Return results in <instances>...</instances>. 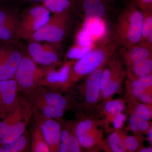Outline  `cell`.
I'll use <instances>...</instances> for the list:
<instances>
[{
  "instance_id": "cell-26",
  "label": "cell",
  "mask_w": 152,
  "mask_h": 152,
  "mask_svg": "<svg viewBox=\"0 0 152 152\" xmlns=\"http://www.w3.org/2000/svg\"><path fill=\"white\" fill-rule=\"evenodd\" d=\"M124 108L125 103L124 101L122 100L115 99L107 101L104 107V112L106 115L107 124L111 123L113 118L117 114L122 113Z\"/></svg>"
},
{
  "instance_id": "cell-30",
  "label": "cell",
  "mask_w": 152,
  "mask_h": 152,
  "mask_svg": "<svg viewBox=\"0 0 152 152\" xmlns=\"http://www.w3.org/2000/svg\"><path fill=\"white\" fill-rule=\"evenodd\" d=\"M142 12L143 18L142 24L141 37L140 42H142L146 40L152 33V11Z\"/></svg>"
},
{
  "instance_id": "cell-27",
  "label": "cell",
  "mask_w": 152,
  "mask_h": 152,
  "mask_svg": "<svg viewBox=\"0 0 152 152\" xmlns=\"http://www.w3.org/2000/svg\"><path fill=\"white\" fill-rule=\"evenodd\" d=\"M74 0H45L43 5L53 14L61 13L68 11Z\"/></svg>"
},
{
  "instance_id": "cell-17",
  "label": "cell",
  "mask_w": 152,
  "mask_h": 152,
  "mask_svg": "<svg viewBox=\"0 0 152 152\" xmlns=\"http://www.w3.org/2000/svg\"><path fill=\"white\" fill-rule=\"evenodd\" d=\"M104 0H82V8L87 18L100 19L104 16L107 7Z\"/></svg>"
},
{
  "instance_id": "cell-34",
  "label": "cell",
  "mask_w": 152,
  "mask_h": 152,
  "mask_svg": "<svg viewBox=\"0 0 152 152\" xmlns=\"http://www.w3.org/2000/svg\"><path fill=\"white\" fill-rule=\"evenodd\" d=\"M138 81L145 89L146 91H152V75L150 74L148 75L141 77L136 78Z\"/></svg>"
},
{
  "instance_id": "cell-7",
  "label": "cell",
  "mask_w": 152,
  "mask_h": 152,
  "mask_svg": "<svg viewBox=\"0 0 152 152\" xmlns=\"http://www.w3.org/2000/svg\"><path fill=\"white\" fill-rule=\"evenodd\" d=\"M35 124L39 126L50 152H58L61 136V126L58 121L51 118H47L33 111Z\"/></svg>"
},
{
  "instance_id": "cell-4",
  "label": "cell",
  "mask_w": 152,
  "mask_h": 152,
  "mask_svg": "<svg viewBox=\"0 0 152 152\" xmlns=\"http://www.w3.org/2000/svg\"><path fill=\"white\" fill-rule=\"evenodd\" d=\"M68 21V11L61 13L54 14L29 40L31 42H47L51 43L59 42L65 36Z\"/></svg>"
},
{
  "instance_id": "cell-35",
  "label": "cell",
  "mask_w": 152,
  "mask_h": 152,
  "mask_svg": "<svg viewBox=\"0 0 152 152\" xmlns=\"http://www.w3.org/2000/svg\"><path fill=\"white\" fill-rule=\"evenodd\" d=\"M150 121L142 119H139L137 125V134L138 133H147L150 127L151 126Z\"/></svg>"
},
{
  "instance_id": "cell-18",
  "label": "cell",
  "mask_w": 152,
  "mask_h": 152,
  "mask_svg": "<svg viewBox=\"0 0 152 152\" xmlns=\"http://www.w3.org/2000/svg\"><path fill=\"white\" fill-rule=\"evenodd\" d=\"M33 115V113L28 114L12 127L4 137L0 140V145L10 142L24 134L26 131L27 127Z\"/></svg>"
},
{
  "instance_id": "cell-14",
  "label": "cell",
  "mask_w": 152,
  "mask_h": 152,
  "mask_svg": "<svg viewBox=\"0 0 152 152\" xmlns=\"http://www.w3.org/2000/svg\"><path fill=\"white\" fill-rule=\"evenodd\" d=\"M123 62L126 67L135 63L152 57V49L141 43L123 47L121 52Z\"/></svg>"
},
{
  "instance_id": "cell-33",
  "label": "cell",
  "mask_w": 152,
  "mask_h": 152,
  "mask_svg": "<svg viewBox=\"0 0 152 152\" xmlns=\"http://www.w3.org/2000/svg\"><path fill=\"white\" fill-rule=\"evenodd\" d=\"M134 2L142 12L152 11V0H134Z\"/></svg>"
},
{
  "instance_id": "cell-10",
  "label": "cell",
  "mask_w": 152,
  "mask_h": 152,
  "mask_svg": "<svg viewBox=\"0 0 152 152\" xmlns=\"http://www.w3.org/2000/svg\"><path fill=\"white\" fill-rule=\"evenodd\" d=\"M18 92L15 79L0 80V120L17 106L19 100Z\"/></svg>"
},
{
  "instance_id": "cell-39",
  "label": "cell",
  "mask_w": 152,
  "mask_h": 152,
  "mask_svg": "<svg viewBox=\"0 0 152 152\" xmlns=\"http://www.w3.org/2000/svg\"><path fill=\"white\" fill-rule=\"evenodd\" d=\"M147 136H148V140L150 144L152 145V126L150 127L148 130L147 132Z\"/></svg>"
},
{
  "instance_id": "cell-32",
  "label": "cell",
  "mask_w": 152,
  "mask_h": 152,
  "mask_svg": "<svg viewBox=\"0 0 152 152\" xmlns=\"http://www.w3.org/2000/svg\"><path fill=\"white\" fill-rule=\"evenodd\" d=\"M140 140V137L137 136H127L125 134L124 144L126 152H138L142 148Z\"/></svg>"
},
{
  "instance_id": "cell-24",
  "label": "cell",
  "mask_w": 152,
  "mask_h": 152,
  "mask_svg": "<svg viewBox=\"0 0 152 152\" xmlns=\"http://www.w3.org/2000/svg\"><path fill=\"white\" fill-rule=\"evenodd\" d=\"M32 105L33 111L47 118L58 119L62 118L64 114L65 110L54 106L40 103H34Z\"/></svg>"
},
{
  "instance_id": "cell-5",
  "label": "cell",
  "mask_w": 152,
  "mask_h": 152,
  "mask_svg": "<svg viewBox=\"0 0 152 152\" xmlns=\"http://www.w3.org/2000/svg\"><path fill=\"white\" fill-rule=\"evenodd\" d=\"M50 12L43 5L30 8L19 20L16 38L29 40L33 34L49 20Z\"/></svg>"
},
{
  "instance_id": "cell-12",
  "label": "cell",
  "mask_w": 152,
  "mask_h": 152,
  "mask_svg": "<svg viewBox=\"0 0 152 152\" xmlns=\"http://www.w3.org/2000/svg\"><path fill=\"white\" fill-rule=\"evenodd\" d=\"M23 57L20 52L14 49L0 50V80L14 79Z\"/></svg>"
},
{
  "instance_id": "cell-41",
  "label": "cell",
  "mask_w": 152,
  "mask_h": 152,
  "mask_svg": "<svg viewBox=\"0 0 152 152\" xmlns=\"http://www.w3.org/2000/svg\"><path fill=\"white\" fill-rule=\"evenodd\" d=\"M26 1L31 3H43L45 0H26Z\"/></svg>"
},
{
  "instance_id": "cell-3",
  "label": "cell",
  "mask_w": 152,
  "mask_h": 152,
  "mask_svg": "<svg viewBox=\"0 0 152 152\" xmlns=\"http://www.w3.org/2000/svg\"><path fill=\"white\" fill-rule=\"evenodd\" d=\"M53 66H55L39 67L29 56H23L14 78L19 91L23 92L27 95L32 92Z\"/></svg>"
},
{
  "instance_id": "cell-22",
  "label": "cell",
  "mask_w": 152,
  "mask_h": 152,
  "mask_svg": "<svg viewBox=\"0 0 152 152\" xmlns=\"http://www.w3.org/2000/svg\"><path fill=\"white\" fill-rule=\"evenodd\" d=\"M126 75V70L118 74L111 80L104 88L101 91L100 100L109 99L115 94L118 92L122 86L124 78Z\"/></svg>"
},
{
  "instance_id": "cell-16",
  "label": "cell",
  "mask_w": 152,
  "mask_h": 152,
  "mask_svg": "<svg viewBox=\"0 0 152 152\" xmlns=\"http://www.w3.org/2000/svg\"><path fill=\"white\" fill-rule=\"evenodd\" d=\"M10 14L0 10V39L4 41L16 38L19 20Z\"/></svg>"
},
{
  "instance_id": "cell-8",
  "label": "cell",
  "mask_w": 152,
  "mask_h": 152,
  "mask_svg": "<svg viewBox=\"0 0 152 152\" xmlns=\"http://www.w3.org/2000/svg\"><path fill=\"white\" fill-rule=\"evenodd\" d=\"M28 50L29 57L37 64L48 66H56L59 64L58 53L51 45L31 42Z\"/></svg>"
},
{
  "instance_id": "cell-25",
  "label": "cell",
  "mask_w": 152,
  "mask_h": 152,
  "mask_svg": "<svg viewBox=\"0 0 152 152\" xmlns=\"http://www.w3.org/2000/svg\"><path fill=\"white\" fill-rule=\"evenodd\" d=\"M75 60L66 61L59 69L57 70V89H66L69 87V81L71 69L75 63Z\"/></svg>"
},
{
  "instance_id": "cell-1",
  "label": "cell",
  "mask_w": 152,
  "mask_h": 152,
  "mask_svg": "<svg viewBox=\"0 0 152 152\" xmlns=\"http://www.w3.org/2000/svg\"><path fill=\"white\" fill-rule=\"evenodd\" d=\"M118 46L115 41H106L91 49L84 56L75 62L71 69L69 87L84 76L104 66L115 55Z\"/></svg>"
},
{
  "instance_id": "cell-38",
  "label": "cell",
  "mask_w": 152,
  "mask_h": 152,
  "mask_svg": "<svg viewBox=\"0 0 152 152\" xmlns=\"http://www.w3.org/2000/svg\"><path fill=\"white\" fill-rule=\"evenodd\" d=\"M124 122H124L122 120L119 118L116 115L113 118L111 121V123H113V125L114 128L116 129L119 130L123 127Z\"/></svg>"
},
{
  "instance_id": "cell-31",
  "label": "cell",
  "mask_w": 152,
  "mask_h": 152,
  "mask_svg": "<svg viewBox=\"0 0 152 152\" xmlns=\"http://www.w3.org/2000/svg\"><path fill=\"white\" fill-rule=\"evenodd\" d=\"M151 105L145 104H138L132 111L134 113L139 119L150 121L152 118V110Z\"/></svg>"
},
{
  "instance_id": "cell-2",
  "label": "cell",
  "mask_w": 152,
  "mask_h": 152,
  "mask_svg": "<svg viewBox=\"0 0 152 152\" xmlns=\"http://www.w3.org/2000/svg\"><path fill=\"white\" fill-rule=\"evenodd\" d=\"M143 18L142 12L134 2L129 3L117 22L115 39L118 45L127 47L140 42Z\"/></svg>"
},
{
  "instance_id": "cell-13",
  "label": "cell",
  "mask_w": 152,
  "mask_h": 152,
  "mask_svg": "<svg viewBox=\"0 0 152 152\" xmlns=\"http://www.w3.org/2000/svg\"><path fill=\"white\" fill-rule=\"evenodd\" d=\"M104 66L88 75L83 89L86 104H95L100 99L101 77Z\"/></svg>"
},
{
  "instance_id": "cell-19",
  "label": "cell",
  "mask_w": 152,
  "mask_h": 152,
  "mask_svg": "<svg viewBox=\"0 0 152 152\" xmlns=\"http://www.w3.org/2000/svg\"><path fill=\"white\" fill-rule=\"evenodd\" d=\"M152 57L135 63L126 67L128 77L137 78L152 74Z\"/></svg>"
},
{
  "instance_id": "cell-21",
  "label": "cell",
  "mask_w": 152,
  "mask_h": 152,
  "mask_svg": "<svg viewBox=\"0 0 152 152\" xmlns=\"http://www.w3.org/2000/svg\"><path fill=\"white\" fill-rule=\"evenodd\" d=\"M30 138L26 131L21 136L13 141L0 145V152H25L28 151Z\"/></svg>"
},
{
  "instance_id": "cell-11",
  "label": "cell",
  "mask_w": 152,
  "mask_h": 152,
  "mask_svg": "<svg viewBox=\"0 0 152 152\" xmlns=\"http://www.w3.org/2000/svg\"><path fill=\"white\" fill-rule=\"evenodd\" d=\"M33 113L32 105L27 98L19 97L15 107L0 120V140L12 127L28 114Z\"/></svg>"
},
{
  "instance_id": "cell-29",
  "label": "cell",
  "mask_w": 152,
  "mask_h": 152,
  "mask_svg": "<svg viewBox=\"0 0 152 152\" xmlns=\"http://www.w3.org/2000/svg\"><path fill=\"white\" fill-rule=\"evenodd\" d=\"M91 49L90 46L77 44L69 49L67 53V57L70 60H79L84 56Z\"/></svg>"
},
{
  "instance_id": "cell-42",
  "label": "cell",
  "mask_w": 152,
  "mask_h": 152,
  "mask_svg": "<svg viewBox=\"0 0 152 152\" xmlns=\"http://www.w3.org/2000/svg\"><path fill=\"white\" fill-rule=\"evenodd\" d=\"M104 1H108V0H104Z\"/></svg>"
},
{
  "instance_id": "cell-20",
  "label": "cell",
  "mask_w": 152,
  "mask_h": 152,
  "mask_svg": "<svg viewBox=\"0 0 152 152\" xmlns=\"http://www.w3.org/2000/svg\"><path fill=\"white\" fill-rule=\"evenodd\" d=\"M125 134L124 133L119 130L113 132L109 136L106 141H103L102 146L106 151L126 152L124 144Z\"/></svg>"
},
{
  "instance_id": "cell-6",
  "label": "cell",
  "mask_w": 152,
  "mask_h": 152,
  "mask_svg": "<svg viewBox=\"0 0 152 152\" xmlns=\"http://www.w3.org/2000/svg\"><path fill=\"white\" fill-rule=\"evenodd\" d=\"M100 124L96 120L86 119L75 125V134L82 148L90 150L102 146V130L99 127Z\"/></svg>"
},
{
  "instance_id": "cell-9",
  "label": "cell",
  "mask_w": 152,
  "mask_h": 152,
  "mask_svg": "<svg viewBox=\"0 0 152 152\" xmlns=\"http://www.w3.org/2000/svg\"><path fill=\"white\" fill-rule=\"evenodd\" d=\"M31 104L40 103L54 106L65 110L69 106L64 96L55 91H50L42 86H39L32 92L27 95Z\"/></svg>"
},
{
  "instance_id": "cell-36",
  "label": "cell",
  "mask_w": 152,
  "mask_h": 152,
  "mask_svg": "<svg viewBox=\"0 0 152 152\" xmlns=\"http://www.w3.org/2000/svg\"><path fill=\"white\" fill-rule=\"evenodd\" d=\"M139 119L135 114L132 111L131 112L130 118L129 119V128L135 134H137V125L138 121Z\"/></svg>"
},
{
  "instance_id": "cell-15",
  "label": "cell",
  "mask_w": 152,
  "mask_h": 152,
  "mask_svg": "<svg viewBox=\"0 0 152 152\" xmlns=\"http://www.w3.org/2000/svg\"><path fill=\"white\" fill-rule=\"evenodd\" d=\"M74 126L72 124H66L61 126L58 152L82 151V147L75 134Z\"/></svg>"
},
{
  "instance_id": "cell-23",
  "label": "cell",
  "mask_w": 152,
  "mask_h": 152,
  "mask_svg": "<svg viewBox=\"0 0 152 152\" xmlns=\"http://www.w3.org/2000/svg\"><path fill=\"white\" fill-rule=\"evenodd\" d=\"M31 151L32 152H50L48 145L39 127L35 124L32 132Z\"/></svg>"
},
{
  "instance_id": "cell-28",
  "label": "cell",
  "mask_w": 152,
  "mask_h": 152,
  "mask_svg": "<svg viewBox=\"0 0 152 152\" xmlns=\"http://www.w3.org/2000/svg\"><path fill=\"white\" fill-rule=\"evenodd\" d=\"M127 86L129 94L132 98L140 99L141 96L146 91L145 89L136 78L128 77Z\"/></svg>"
},
{
  "instance_id": "cell-43",
  "label": "cell",
  "mask_w": 152,
  "mask_h": 152,
  "mask_svg": "<svg viewBox=\"0 0 152 152\" xmlns=\"http://www.w3.org/2000/svg\"><path fill=\"white\" fill-rule=\"evenodd\" d=\"M0 1H2V0H0Z\"/></svg>"
},
{
  "instance_id": "cell-37",
  "label": "cell",
  "mask_w": 152,
  "mask_h": 152,
  "mask_svg": "<svg viewBox=\"0 0 152 152\" xmlns=\"http://www.w3.org/2000/svg\"><path fill=\"white\" fill-rule=\"evenodd\" d=\"M139 100L142 103L147 105H152V91H146L141 96Z\"/></svg>"
},
{
  "instance_id": "cell-40",
  "label": "cell",
  "mask_w": 152,
  "mask_h": 152,
  "mask_svg": "<svg viewBox=\"0 0 152 152\" xmlns=\"http://www.w3.org/2000/svg\"><path fill=\"white\" fill-rule=\"evenodd\" d=\"M138 152H152V147H147V148H142Z\"/></svg>"
}]
</instances>
